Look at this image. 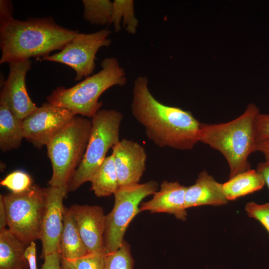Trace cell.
<instances>
[{
  "mask_svg": "<svg viewBox=\"0 0 269 269\" xmlns=\"http://www.w3.org/2000/svg\"><path fill=\"white\" fill-rule=\"evenodd\" d=\"M9 73L0 95V99L7 105L11 112L23 120L37 107L29 96L25 77L30 69V59L12 61L8 63Z\"/></svg>",
  "mask_w": 269,
  "mask_h": 269,
  "instance_id": "cell-11",
  "label": "cell"
},
{
  "mask_svg": "<svg viewBox=\"0 0 269 269\" xmlns=\"http://www.w3.org/2000/svg\"><path fill=\"white\" fill-rule=\"evenodd\" d=\"M27 246L8 229L0 231V269H29L24 256Z\"/></svg>",
  "mask_w": 269,
  "mask_h": 269,
  "instance_id": "cell-18",
  "label": "cell"
},
{
  "mask_svg": "<svg viewBox=\"0 0 269 269\" xmlns=\"http://www.w3.org/2000/svg\"><path fill=\"white\" fill-rule=\"evenodd\" d=\"M88 253L70 208L64 207L60 241L61 258L73 261Z\"/></svg>",
  "mask_w": 269,
  "mask_h": 269,
  "instance_id": "cell-17",
  "label": "cell"
},
{
  "mask_svg": "<svg viewBox=\"0 0 269 269\" xmlns=\"http://www.w3.org/2000/svg\"><path fill=\"white\" fill-rule=\"evenodd\" d=\"M133 266L130 246L124 241L117 250L106 255L103 269H133Z\"/></svg>",
  "mask_w": 269,
  "mask_h": 269,
  "instance_id": "cell-24",
  "label": "cell"
},
{
  "mask_svg": "<svg viewBox=\"0 0 269 269\" xmlns=\"http://www.w3.org/2000/svg\"><path fill=\"white\" fill-rule=\"evenodd\" d=\"M148 84L144 76L134 82L131 105L133 116L157 146L191 149L199 141L201 123L190 112L160 103L150 92Z\"/></svg>",
  "mask_w": 269,
  "mask_h": 269,
  "instance_id": "cell-1",
  "label": "cell"
},
{
  "mask_svg": "<svg viewBox=\"0 0 269 269\" xmlns=\"http://www.w3.org/2000/svg\"><path fill=\"white\" fill-rule=\"evenodd\" d=\"M76 116L67 109L44 103L22 120L24 138L41 148Z\"/></svg>",
  "mask_w": 269,
  "mask_h": 269,
  "instance_id": "cell-10",
  "label": "cell"
},
{
  "mask_svg": "<svg viewBox=\"0 0 269 269\" xmlns=\"http://www.w3.org/2000/svg\"><path fill=\"white\" fill-rule=\"evenodd\" d=\"M91 129V121L76 116L46 145L52 167L50 186H67L83 159Z\"/></svg>",
  "mask_w": 269,
  "mask_h": 269,
  "instance_id": "cell-5",
  "label": "cell"
},
{
  "mask_svg": "<svg viewBox=\"0 0 269 269\" xmlns=\"http://www.w3.org/2000/svg\"><path fill=\"white\" fill-rule=\"evenodd\" d=\"M36 245L31 242L26 247L24 256L27 261L29 269H37L36 261Z\"/></svg>",
  "mask_w": 269,
  "mask_h": 269,
  "instance_id": "cell-31",
  "label": "cell"
},
{
  "mask_svg": "<svg viewBox=\"0 0 269 269\" xmlns=\"http://www.w3.org/2000/svg\"><path fill=\"white\" fill-rule=\"evenodd\" d=\"M30 176L22 170H15L5 177L0 182L14 193H20L28 190L32 185Z\"/></svg>",
  "mask_w": 269,
  "mask_h": 269,
  "instance_id": "cell-25",
  "label": "cell"
},
{
  "mask_svg": "<svg viewBox=\"0 0 269 269\" xmlns=\"http://www.w3.org/2000/svg\"><path fill=\"white\" fill-rule=\"evenodd\" d=\"M123 114L116 110H100L92 118V129L87 148L80 164L67 185L73 191L90 181L105 159L110 148L120 141V128Z\"/></svg>",
  "mask_w": 269,
  "mask_h": 269,
  "instance_id": "cell-6",
  "label": "cell"
},
{
  "mask_svg": "<svg viewBox=\"0 0 269 269\" xmlns=\"http://www.w3.org/2000/svg\"><path fill=\"white\" fill-rule=\"evenodd\" d=\"M84 19L92 24H111L113 2L109 0H83Z\"/></svg>",
  "mask_w": 269,
  "mask_h": 269,
  "instance_id": "cell-23",
  "label": "cell"
},
{
  "mask_svg": "<svg viewBox=\"0 0 269 269\" xmlns=\"http://www.w3.org/2000/svg\"><path fill=\"white\" fill-rule=\"evenodd\" d=\"M57 24L52 17L14 18L0 22V64L45 56L60 51L79 33Z\"/></svg>",
  "mask_w": 269,
  "mask_h": 269,
  "instance_id": "cell-2",
  "label": "cell"
},
{
  "mask_svg": "<svg viewBox=\"0 0 269 269\" xmlns=\"http://www.w3.org/2000/svg\"><path fill=\"white\" fill-rule=\"evenodd\" d=\"M61 269H76L71 262L61 258Z\"/></svg>",
  "mask_w": 269,
  "mask_h": 269,
  "instance_id": "cell-35",
  "label": "cell"
},
{
  "mask_svg": "<svg viewBox=\"0 0 269 269\" xmlns=\"http://www.w3.org/2000/svg\"><path fill=\"white\" fill-rule=\"evenodd\" d=\"M95 194L99 197L114 194L119 187L117 173L112 155L105 158L90 181Z\"/></svg>",
  "mask_w": 269,
  "mask_h": 269,
  "instance_id": "cell-21",
  "label": "cell"
},
{
  "mask_svg": "<svg viewBox=\"0 0 269 269\" xmlns=\"http://www.w3.org/2000/svg\"><path fill=\"white\" fill-rule=\"evenodd\" d=\"M101 69L76 85L66 88L59 86L47 97L48 103L67 109L76 115L92 118L103 103L100 97L115 86H124L127 82L125 69L116 57H107L101 62Z\"/></svg>",
  "mask_w": 269,
  "mask_h": 269,
  "instance_id": "cell-4",
  "label": "cell"
},
{
  "mask_svg": "<svg viewBox=\"0 0 269 269\" xmlns=\"http://www.w3.org/2000/svg\"><path fill=\"white\" fill-rule=\"evenodd\" d=\"M44 263L40 269H61V255L58 252H55L44 258Z\"/></svg>",
  "mask_w": 269,
  "mask_h": 269,
  "instance_id": "cell-29",
  "label": "cell"
},
{
  "mask_svg": "<svg viewBox=\"0 0 269 269\" xmlns=\"http://www.w3.org/2000/svg\"><path fill=\"white\" fill-rule=\"evenodd\" d=\"M245 210L250 217L260 222L269 236V203L258 204L254 202H249L246 205Z\"/></svg>",
  "mask_w": 269,
  "mask_h": 269,
  "instance_id": "cell-27",
  "label": "cell"
},
{
  "mask_svg": "<svg viewBox=\"0 0 269 269\" xmlns=\"http://www.w3.org/2000/svg\"><path fill=\"white\" fill-rule=\"evenodd\" d=\"M257 142L269 138V114H258L255 121Z\"/></svg>",
  "mask_w": 269,
  "mask_h": 269,
  "instance_id": "cell-28",
  "label": "cell"
},
{
  "mask_svg": "<svg viewBox=\"0 0 269 269\" xmlns=\"http://www.w3.org/2000/svg\"><path fill=\"white\" fill-rule=\"evenodd\" d=\"M265 185L262 174L257 170L250 169L229 178L223 184V191L228 200H234L259 191Z\"/></svg>",
  "mask_w": 269,
  "mask_h": 269,
  "instance_id": "cell-20",
  "label": "cell"
},
{
  "mask_svg": "<svg viewBox=\"0 0 269 269\" xmlns=\"http://www.w3.org/2000/svg\"><path fill=\"white\" fill-rule=\"evenodd\" d=\"M112 149L119 187L138 183L145 170L144 148L136 141L123 139Z\"/></svg>",
  "mask_w": 269,
  "mask_h": 269,
  "instance_id": "cell-13",
  "label": "cell"
},
{
  "mask_svg": "<svg viewBox=\"0 0 269 269\" xmlns=\"http://www.w3.org/2000/svg\"><path fill=\"white\" fill-rule=\"evenodd\" d=\"M256 151L261 152L265 158V161L269 162V138L258 141L256 144Z\"/></svg>",
  "mask_w": 269,
  "mask_h": 269,
  "instance_id": "cell-32",
  "label": "cell"
},
{
  "mask_svg": "<svg viewBox=\"0 0 269 269\" xmlns=\"http://www.w3.org/2000/svg\"><path fill=\"white\" fill-rule=\"evenodd\" d=\"M7 219L2 199L0 196V231L6 229Z\"/></svg>",
  "mask_w": 269,
  "mask_h": 269,
  "instance_id": "cell-34",
  "label": "cell"
},
{
  "mask_svg": "<svg viewBox=\"0 0 269 269\" xmlns=\"http://www.w3.org/2000/svg\"><path fill=\"white\" fill-rule=\"evenodd\" d=\"M260 113L254 104L236 119L218 124H201L199 141L220 151L230 168L229 178L251 169L250 155L256 151L255 121Z\"/></svg>",
  "mask_w": 269,
  "mask_h": 269,
  "instance_id": "cell-3",
  "label": "cell"
},
{
  "mask_svg": "<svg viewBox=\"0 0 269 269\" xmlns=\"http://www.w3.org/2000/svg\"><path fill=\"white\" fill-rule=\"evenodd\" d=\"M107 254L105 252L88 253L71 262L76 269H103Z\"/></svg>",
  "mask_w": 269,
  "mask_h": 269,
  "instance_id": "cell-26",
  "label": "cell"
},
{
  "mask_svg": "<svg viewBox=\"0 0 269 269\" xmlns=\"http://www.w3.org/2000/svg\"><path fill=\"white\" fill-rule=\"evenodd\" d=\"M12 11L13 6L10 0H0V22L13 18Z\"/></svg>",
  "mask_w": 269,
  "mask_h": 269,
  "instance_id": "cell-30",
  "label": "cell"
},
{
  "mask_svg": "<svg viewBox=\"0 0 269 269\" xmlns=\"http://www.w3.org/2000/svg\"><path fill=\"white\" fill-rule=\"evenodd\" d=\"M70 209L88 253L105 252L104 236L106 216L103 208L97 205L76 204Z\"/></svg>",
  "mask_w": 269,
  "mask_h": 269,
  "instance_id": "cell-14",
  "label": "cell"
},
{
  "mask_svg": "<svg viewBox=\"0 0 269 269\" xmlns=\"http://www.w3.org/2000/svg\"><path fill=\"white\" fill-rule=\"evenodd\" d=\"M68 191L67 186L46 188V197L40 234L42 254L60 253V241L63 229L64 206L63 200Z\"/></svg>",
  "mask_w": 269,
  "mask_h": 269,
  "instance_id": "cell-12",
  "label": "cell"
},
{
  "mask_svg": "<svg viewBox=\"0 0 269 269\" xmlns=\"http://www.w3.org/2000/svg\"><path fill=\"white\" fill-rule=\"evenodd\" d=\"M111 24L117 32L122 26L130 34L136 33L138 21L135 15L133 0H114Z\"/></svg>",
  "mask_w": 269,
  "mask_h": 269,
  "instance_id": "cell-22",
  "label": "cell"
},
{
  "mask_svg": "<svg viewBox=\"0 0 269 269\" xmlns=\"http://www.w3.org/2000/svg\"><path fill=\"white\" fill-rule=\"evenodd\" d=\"M228 201L223 191V184L216 181L206 170L198 174L194 184L186 187V209L201 205L220 206Z\"/></svg>",
  "mask_w": 269,
  "mask_h": 269,
  "instance_id": "cell-16",
  "label": "cell"
},
{
  "mask_svg": "<svg viewBox=\"0 0 269 269\" xmlns=\"http://www.w3.org/2000/svg\"><path fill=\"white\" fill-rule=\"evenodd\" d=\"M186 187L178 182L165 180L160 189L152 198L140 205V211L151 213H167L173 215L177 219L183 221L186 219L185 194Z\"/></svg>",
  "mask_w": 269,
  "mask_h": 269,
  "instance_id": "cell-15",
  "label": "cell"
},
{
  "mask_svg": "<svg viewBox=\"0 0 269 269\" xmlns=\"http://www.w3.org/2000/svg\"><path fill=\"white\" fill-rule=\"evenodd\" d=\"M24 138L22 120L16 117L6 103L0 99V148L6 151L17 148Z\"/></svg>",
  "mask_w": 269,
  "mask_h": 269,
  "instance_id": "cell-19",
  "label": "cell"
},
{
  "mask_svg": "<svg viewBox=\"0 0 269 269\" xmlns=\"http://www.w3.org/2000/svg\"><path fill=\"white\" fill-rule=\"evenodd\" d=\"M157 189L158 184L154 180L118 188L114 194L113 208L106 217L104 248L106 254L121 246L129 224L140 211L139 204L146 197L153 195Z\"/></svg>",
  "mask_w": 269,
  "mask_h": 269,
  "instance_id": "cell-8",
  "label": "cell"
},
{
  "mask_svg": "<svg viewBox=\"0 0 269 269\" xmlns=\"http://www.w3.org/2000/svg\"><path fill=\"white\" fill-rule=\"evenodd\" d=\"M111 31L104 29L91 33H78L60 51L42 57L41 60L61 63L76 72L75 81L91 75L96 66L97 53L103 47H109Z\"/></svg>",
  "mask_w": 269,
  "mask_h": 269,
  "instance_id": "cell-9",
  "label": "cell"
},
{
  "mask_svg": "<svg viewBox=\"0 0 269 269\" xmlns=\"http://www.w3.org/2000/svg\"><path fill=\"white\" fill-rule=\"evenodd\" d=\"M256 170L262 174L265 184H267L269 189V162L266 161L260 162Z\"/></svg>",
  "mask_w": 269,
  "mask_h": 269,
  "instance_id": "cell-33",
  "label": "cell"
},
{
  "mask_svg": "<svg viewBox=\"0 0 269 269\" xmlns=\"http://www.w3.org/2000/svg\"><path fill=\"white\" fill-rule=\"evenodd\" d=\"M0 196L6 211L8 229L13 235L27 245L40 239L46 188L32 185L24 192Z\"/></svg>",
  "mask_w": 269,
  "mask_h": 269,
  "instance_id": "cell-7",
  "label": "cell"
}]
</instances>
